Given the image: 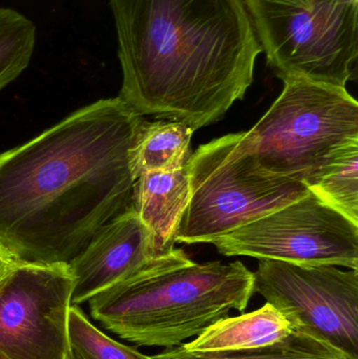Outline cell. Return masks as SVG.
Returning a JSON list of instances; mask_svg holds the SVG:
<instances>
[{
	"label": "cell",
	"instance_id": "1",
	"mask_svg": "<svg viewBox=\"0 0 358 359\" xmlns=\"http://www.w3.org/2000/svg\"><path fill=\"white\" fill-rule=\"evenodd\" d=\"M145 123L119 97L103 99L0 154V246L27 263L77 257L132 206V153Z\"/></svg>",
	"mask_w": 358,
	"mask_h": 359
},
{
	"label": "cell",
	"instance_id": "2",
	"mask_svg": "<svg viewBox=\"0 0 358 359\" xmlns=\"http://www.w3.org/2000/svg\"><path fill=\"white\" fill-rule=\"evenodd\" d=\"M119 98L193 130L224 117L254 82L263 52L243 0H111Z\"/></svg>",
	"mask_w": 358,
	"mask_h": 359
},
{
	"label": "cell",
	"instance_id": "3",
	"mask_svg": "<svg viewBox=\"0 0 358 359\" xmlns=\"http://www.w3.org/2000/svg\"><path fill=\"white\" fill-rule=\"evenodd\" d=\"M254 276L242 262L193 263L174 249L144 271L88 302L95 322L135 347L170 349L208 327L244 312Z\"/></svg>",
	"mask_w": 358,
	"mask_h": 359
},
{
	"label": "cell",
	"instance_id": "4",
	"mask_svg": "<svg viewBox=\"0 0 358 359\" xmlns=\"http://www.w3.org/2000/svg\"><path fill=\"white\" fill-rule=\"evenodd\" d=\"M283 92L240 147L263 172L306 181L330 158L358 140V103L346 88L283 80Z\"/></svg>",
	"mask_w": 358,
	"mask_h": 359
},
{
	"label": "cell",
	"instance_id": "5",
	"mask_svg": "<svg viewBox=\"0 0 358 359\" xmlns=\"http://www.w3.org/2000/svg\"><path fill=\"white\" fill-rule=\"evenodd\" d=\"M241 133L201 145L188 161L191 196L176 242L214 243L310 190L304 182L263 172L240 147Z\"/></svg>",
	"mask_w": 358,
	"mask_h": 359
},
{
	"label": "cell",
	"instance_id": "6",
	"mask_svg": "<svg viewBox=\"0 0 358 359\" xmlns=\"http://www.w3.org/2000/svg\"><path fill=\"white\" fill-rule=\"evenodd\" d=\"M277 77L346 88L358 57V0H243Z\"/></svg>",
	"mask_w": 358,
	"mask_h": 359
},
{
	"label": "cell",
	"instance_id": "7",
	"mask_svg": "<svg viewBox=\"0 0 358 359\" xmlns=\"http://www.w3.org/2000/svg\"><path fill=\"white\" fill-rule=\"evenodd\" d=\"M212 244L226 257L358 270V224L311 191Z\"/></svg>",
	"mask_w": 358,
	"mask_h": 359
},
{
	"label": "cell",
	"instance_id": "8",
	"mask_svg": "<svg viewBox=\"0 0 358 359\" xmlns=\"http://www.w3.org/2000/svg\"><path fill=\"white\" fill-rule=\"evenodd\" d=\"M254 293L351 359H358V272L259 259Z\"/></svg>",
	"mask_w": 358,
	"mask_h": 359
},
{
	"label": "cell",
	"instance_id": "9",
	"mask_svg": "<svg viewBox=\"0 0 358 359\" xmlns=\"http://www.w3.org/2000/svg\"><path fill=\"white\" fill-rule=\"evenodd\" d=\"M69 264L15 261L0 280V359H67Z\"/></svg>",
	"mask_w": 358,
	"mask_h": 359
},
{
	"label": "cell",
	"instance_id": "10",
	"mask_svg": "<svg viewBox=\"0 0 358 359\" xmlns=\"http://www.w3.org/2000/svg\"><path fill=\"white\" fill-rule=\"evenodd\" d=\"M165 257L156 252L151 233L132 205L103 226L69 262L73 276L71 305L88 303L95 295L144 271Z\"/></svg>",
	"mask_w": 358,
	"mask_h": 359
},
{
	"label": "cell",
	"instance_id": "11",
	"mask_svg": "<svg viewBox=\"0 0 358 359\" xmlns=\"http://www.w3.org/2000/svg\"><path fill=\"white\" fill-rule=\"evenodd\" d=\"M189 196L188 163L174 172L142 175L135 182L132 207L160 257L174 252L177 230Z\"/></svg>",
	"mask_w": 358,
	"mask_h": 359
},
{
	"label": "cell",
	"instance_id": "12",
	"mask_svg": "<svg viewBox=\"0 0 358 359\" xmlns=\"http://www.w3.org/2000/svg\"><path fill=\"white\" fill-rule=\"evenodd\" d=\"M294 330L287 316L266 303L254 311L218 320L183 347L191 352L258 349L287 339Z\"/></svg>",
	"mask_w": 358,
	"mask_h": 359
},
{
	"label": "cell",
	"instance_id": "13",
	"mask_svg": "<svg viewBox=\"0 0 358 359\" xmlns=\"http://www.w3.org/2000/svg\"><path fill=\"white\" fill-rule=\"evenodd\" d=\"M193 132L191 126L180 121H146L132 149L135 179L149 172H174L184 168L193 154Z\"/></svg>",
	"mask_w": 358,
	"mask_h": 359
},
{
	"label": "cell",
	"instance_id": "14",
	"mask_svg": "<svg viewBox=\"0 0 358 359\" xmlns=\"http://www.w3.org/2000/svg\"><path fill=\"white\" fill-rule=\"evenodd\" d=\"M305 185L324 202L358 224V140L340 147Z\"/></svg>",
	"mask_w": 358,
	"mask_h": 359
},
{
	"label": "cell",
	"instance_id": "15",
	"mask_svg": "<svg viewBox=\"0 0 358 359\" xmlns=\"http://www.w3.org/2000/svg\"><path fill=\"white\" fill-rule=\"evenodd\" d=\"M151 359H351L329 344L296 328L287 339L258 349L226 352H191L182 346L165 349Z\"/></svg>",
	"mask_w": 358,
	"mask_h": 359
},
{
	"label": "cell",
	"instance_id": "16",
	"mask_svg": "<svg viewBox=\"0 0 358 359\" xmlns=\"http://www.w3.org/2000/svg\"><path fill=\"white\" fill-rule=\"evenodd\" d=\"M36 44V25L13 8H0V90L29 67Z\"/></svg>",
	"mask_w": 358,
	"mask_h": 359
},
{
	"label": "cell",
	"instance_id": "17",
	"mask_svg": "<svg viewBox=\"0 0 358 359\" xmlns=\"http://www.w3.org/2000/svg\"><path fill=\"white\" fill-rule=\"evenodd\" d=\"M69 344L80 359H151L137 347L124 345L95 326L79 306L71 305L69 318Z\"/></svg>",
	"mask_w": 358,
	"mask_h": 359
},
{
	"label": "cell",
	"instance_id": "18",
	"mask_svg": "<svg viewBox=\"0 0 358 359\" xmlns=\"http://www.w3.org/2000/svg\"><path fill=\"white\" fill-rule=\"evenodd\" d=\"M14 263L15 259L11 257L10 253L0 246V280L8 273Z\"/></svg>",
	"mask_w": 358,
	"mask_h": 359
},
{
	"label": "cell",
	"instance_id": "19",
	"mask_svg": "<svg viewBox=\"0 0 358 359\" xmlns=\"http://www.w3.org/2000/svg\"><path fill=\"white\" fill-rule=\"evenodd\" d=\"M67 359H80L78 358L77 355H76L75 353H74L73 350L71 349V352H69V356H67Z\"/></svg>",
	"mask_w": 358,
	"mask_h": 359
}]
</instances>
